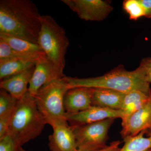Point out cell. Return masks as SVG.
<instances>
[{
	"instance_id": "cell-2",
	"label": "cell",
	"mask_w": 151,
	"mask_h": 151,
	"mask_svg": "<svg viewBox=\"0 0 151 151\" xmlns=\"http://www.w3.org/2000/svg\"><path fill=\"white\" fill-rule=\"evenodd\" d=\"M64 78L70 89L78 87L102 88L113 89L125 94L134 90L151 94L150 84L140 65L132 71L126 70L123 65H119L101 76L88 78L65 76Z\"/></svg>"
},
{
	"instance_id": "cell-16",
	"label": "cell",
	"mask_w": 151,
	"mask_h": 151,
	"mask_svg": "<svg viewBox=\"0 0 151 151\" xmlns=\"http://www.w3.org/2000/svg\"><path fill=\"white\" fill-rule=\"evenodd\" d=\"M0 39L4 41L14 50L24 56L40 57L45 55L37 44L23 39L0 34Z\"/></svg>"
},
{
	"instance_id": "cell-26",
	"label": "cell",
	"mask_w": 151,
	"mask_h": 151,
	"mask_svg": "<svg viewBox=\"0 0 151 151\" xmlns=\"http://www.w3.org/2000/svg\"><path fill=\"white\" fill-rule=\"evenodd\" d=\"M19 151H26L25 150H24L22 148V147L20 149Z\"/></svg>"
},
{
	"instance_id": "cell-21",
	"label": "cell",
	"mask_w": 151,
	"mask_h": 151,
	"mask_svg": "<svg viewBox=\"0 0 151 151\" xmlns=\"http://www.w3.org/2000/svg\"><path fill=\"white\" fill-rule=\"evenodd\" d=\"M24 56L14 50L4 41L0 39V61Z\"/></svg>"
},
{
	"instance_id": "cell-4",
	"label": "cell",
	"mask_w": 151,
	"mask_h": 151,
	"mask_svg": "<svg viewBox=\"0 0 151 151\" xmlns=\"http://www.w3.org/2000/svg\"><path fill=\"white\" fill-rule=\"evenodd\" d=\"M38 45L60 73L65 76V56L69 41L65 31L50 15H41Z\"/></svg>"
},
{
	"instance_id": "cell-22",
	"label": "cell",
	"mask_w": 151,
	"mask_h": 151,
	"mask_svg": "<svg viewBox=\"0 0 151 151\" xmlns=\"http://www.w3.org/2000/svg\"><path fill=\"white\" fill-rule=\"evenodd\" d=\"M21 147L9 132L6 136L0 139V151H19Z\"/></svg>"
},
{
	"instance_id": "cell-14",
	"label": "cell",
	"mask_w": 151,
	"mask_h": 151,
	"mask_svg": "<svg viewBox=\"0 0 151 151\" xmlns=\"http://www.w3.org/2000/svg\"><path fill=\"white\" fill-rule=\"evenodd\" d=\"M92 106L119 110L125 93L106 88H93Z\"/></svg>"
},
{
	"instance_id": "cell-11",
	"label": "cell",
	"mask_w": 151,
	"mask_h": 151,
	"mask_svg": "<svg viewBox=\"0 0 151 151\" xmlns=\"http://www.w3.org/2000/svg\"><path fill=\"white\" fill-rule=\"evenodd\" d=\"M53 133L49 137V147L51 151H78L75 137L68 122L51 125Z\"/></svg>"
},
{
	"instance_id": "cell-20",
	"label": "cell",
	"mask_w": 151,
	"mask_h": 151,
	"mask_svg": "<svg viewBox=\"0 0 151 151\" xmlns=\"http://www.w3.org/2000/svg\"><path fill=\"white\" fill-rule=\"evenodd\" d=\"M123 8L129 14L130 19L136 21L142 17H145V12L139 0H125Z\"/></svg>"
},
{
	"instance_id": "cell-9",
	"label": "cell",
	"mask_w": 151,
	"mask_h": 151,
	"mask_svg": "<svg viewBox=\"0 0 151 151\" xmlns=\"http://www.w3.org/2000/svg\"><path fill=\"white\" fill-rule=\"evenodd\" d=\"M65 76L58 71L46 55L41 56L35 63L34 71L29 85L28 92L34 96L45 84Z\"/></svg>"
},
{
	"instance_id": "cell-25",
	"label": "cell",
	"mask_w": 151,
	"mask_h": 151,
	"mask_svg": "<svg viewBox=\"0 0 151 151\" xmlns=\"http://www.w3.org/2000/svg\"><path fill=\"white\" fill-rule=\"evenodd\" d=\"M145 10V17L151 18V0H139Z\"/></svg>"
},
{
	"instance_id": "cell-6",
	"label": "cell",
	"mask_w": 151,
	"mask_h": 151,
	"mask_svg": "<svg viewBox=\"0 0 151 151\" xmlns=\"http://www.w3.org/2000/svg\"><path fill=\"white\" fill-rule=\"evenodd\" d=\"M115 119L71 127L78 150H99L107 147L108 132Z\"/></svg>"
},
{
	"instance_id": "cell-27",
	"label": "cell",
	"mask_w": 151,
	"mask_h": 151,
	"mask_svg": "<svg viewBox=\"0 0 151 151\" xmlns=\"http://www.w3.org/2000/svg\"><path fill=\"white\" fill-rule=\"evenodd\" d=\"M147 151H151V150H149Z\"/></svg>"
},
{
	"instance_id": "cell-15",
	"label": "cell",
	"mask_w": 151,
	"mask_h": 151,
	"mask_svg": "<svg viewBox=\"0 0 151 151\" xmlns=\"http://www.w3.org/2000/svg\"><path fill=\"white\" fill-rule=\"evenodd\" d=\"M40 57H20L0 61L1 81L34 66Z\"/></svg>"
},
{
	"instance_id": "cell-24",
	"label": "cell",
	"mask_w": 151,
	"mask_h": 151,
	"mask_svg": "<svg viewBox=\"0 0 151 151\" xmlns=\"http://www.w3.org/2000/svg\"><path fill=\"white\" fill-rule=\"evenodd\" d=\"M122 142L120 141H114L112 142L109 145L107 146L106 147L99 150L94 151H119L121 149L120 146Z\"/></svg>"
},
{
	"instance_id": "cell-12",
	"label": "cell",
	"mask_w": 151,
	"mask_h": 151,
	"mask_svg": "<svg viewBox=\"0 0 151 151\" xmlns=\"http://www.w3.org/2000/svg\"><path fill=\"white\" fill-rule=\"evenodd\" d=\"M93 88L78 87L71 88L64 98L65 116L73 115L87 110L92 106Z\"/></svg>"
},
{
	"instance_id": "cell-8",
	"label": "cell",
	"mask_w": 151,
	"mask_h": 151,
	"mask_svg": "<svg viewBox=\"0 0 151 151\" xmlns=\"http://www.w3.org/2000/svg\"><path fill=\"white\" fill-rule=\"evenodd\" d=\"M122 119L120 134L123 139L151 130V99L140 109Z\"/></svg>"
},
{
	"instance_id": "cell-5",
	"label": "cell",
	"mask_w": 151,
	"mask_h": 151,
	"mask_svg": "<svg viewBox=\"0 0 151 151\" xmlns=\"http://www.w3.org/2000/svg\"><path fill=\"white\" fill-rule=\"evenodd\" d=\"M64 78L55 79L45 84L33 96L39 111L46 124L50 126L55 123L67 122L64 98L70 89Z\"/></svg>"
},
{
	"instance_id": "cell-7",
	"label": "cell",
	"mask_w": 151,
	"mask_h": 151,
	"mask_svg": "<svg viewBox=\"0 0 151 151\" xmlns=\"http://www.w3.org/2000/svg\"><path fill=\"white\" fill-rule=\"evenodd\" d=\"M80 19L90 21H102L113 11L108 1L103 0H62Z\"/></svg>"
},
{
	"instance_id": "cell-13",
	"label": "cell",
	"mask_w": 151,
	"mask_h": 151,
	"mask_svg": "<svg viewBox=\"0 0 151 151\" xmlns=\"http://www.w3.org/2000/svg\"><path fill=\"white\" fill-rule=\"evenodd\" d=\"M35 65L17 74L1 80V89L6 90L17 100L22 99L28 91Z\"/></svg>"
},
{
	"instance_id": "cell-3",
	"label": "cell",
	"mask_w": 151,
	"mask_h": 151,
	"mask_svg": "<svg viewBox=\"0 0 151 151\" xmlns=\"http://www.w3.org/2000/svg\"><path fill=\"white\" fill-rule=\"evenodd\" d=\"M46 122L39 111L34 97L28 91L18 100L11 118L9 133L20 147L38 137Z\"/></svg>"
},
{
	"instance_id": "cell-18",
	"label": "cell",
	"mask_w": 151,
	"mask_h": 151,
	"mask_svg": "<svg viewBox=\"0 0 151 151\" xmlns=\"http://www.w3.org/2000/svg\"><path fill=\"white\" fill-rule=\"evenodd\" d=\"M119 151H147L151 149V130L145 131L134 137L124 139Z\"/></svg>"
},
{
	"instance_id": "cell-10",
	"label": "cell",
	"mask_w": 151,
	"mask_h": 151,
	"mask_svg": "<svg viewBox=\"0 0 151 151\" xmlns=\"http://www.w3.org/2000/svg\"><path fill=\"white\" fill-rule=\"evenodd\" d=\"M123 117V113L120 110L92 106L85 111L67 116L66 119L70 127H76L100 122L105 119H122Z\"/></svg>"
},
{
	"instance_id": "cell-23",
	"label": "cell",
	"mask_w": 151,
	"mask_h": 151,
	"mask_svg": "<svg viewBox=\"0 0 151 151\" xmlns=\"http://www.w3.org/2000/svg\"><path fill=\"white\" fill-rule=\"evenodd\" d=\"M140 65L142 68L145 74L147 81L151 83V57L147 58L142 60Z\"/></svg>"
},
{
	"instance_id": "cell-1",
	"label": "cell",
	"mask_w": 151,
	"mask_h": 151,
	"mask_svg": "<svg viewBox=\"0 0 151 151\" xmlns=\"http://www.w3.org/2000/svg\"><path fill=\"white\" fill-rule=\"evenodd\" d=\"M41 17L37 7L30 0H1L0 34L38 44Z\"/></svg>"
},
{
	"instance_id": "cell-19",
	"label": "cell",
	"mask_w": 151,
	"mask_h": 151,
	"mask_svg": "<svg viewBox=\"0 0 151 151\" xmlns=\"http://www.w3.org/2000/svg\"><path fill=\"white\" fill-rule=\"evenodd\" d=\"M18 100L6 90H0V119L11 120Z\"/></svg>"
},
{
	"instance_id": "cell-17",
	"label": "cell",
	"mask_w": 151,
	"mask_h": 151,
	"mask_svg": "<svg viewBox=\"0 0 151 151\" xmlns=\"http://www.w3.org/2000/svg\"><path fill=\"white\" fill-rule=\"evenodd\" d=\"M151 99V94L139 90H134L126 93L120 109L123 113L122 118L138 111Z\"/></svg>"
}]
</instances>
